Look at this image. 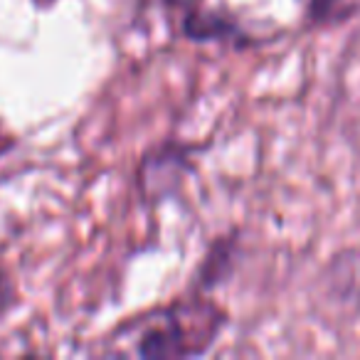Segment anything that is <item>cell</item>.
I'll list each match as a JSON object with an SVG mask.
<instances>
[{"label": "cell", "instance_id": "1", "mask_svg": "<svg viewBox=\"0 0 360 360\" xmlns=\"http://www.w3.org/2000/svg\"><path fill=\"white\" fill-rule=\"evenodd\" d=\"M222 326V314L210 304H183L139 319L134 350L141 358H186L212 343Z\"/></svg>", "mask_w": 360, "mask_h": 360}, {"label": "cell", "instance_id": "2", "mask_svg": "<svg viewBox=\"0 0 360 360\" xmlns=\"http://www.w3.org/2000/svg\"><path fill=\"white\" fill-rule=\"evenodd\" d=\"M323 286L338 304L360 309V247L335 255L323 271Z\"/></svg>", "mask_w": 360, "mask_h": 360}, {"label": "cell", "instance_id": "3", "mask_svg": "<svg viewBox=\"0 0 360 360\" xmlns=\"http://www.w3.org/2000/svg\"><path fill=\"white\" fill-rule=\"evenodd\" d=\"M227 32H230V25L220 15L193 13L186 18V35L193 40H215V37H225Z\"/></svg>", "mask_w": 360, "mask_h": 360}, {"label": "cell", "instance_id": "4", "mask_svg": "<svg viewBox=\"0 0 360 360\" xmlns=\"http://www.w3.org/2000/svg\"><path fill=\"white\" fill-rule=\"evenodd\" d=\"M227 269H230V245L220 242L215 247V252L207 257L205 266H202V286L210 289V286L220 284V279L227 274Z\"/></svg>", "mask_w": 360, "mask_h": 360}, {"label": "cell", "instance_id": "5", "mask_svg": "<svg viewBox=\"0 0 360 360\" xmlns=\"http://www.w3.org/2000/svg\"><path fill=\"white\" fill-rule=\"evenodd\" d=\"M37 3H52V0H37Z\"/></svg>", "mask_w": 360, "mask_h": 360}]
</instances>
